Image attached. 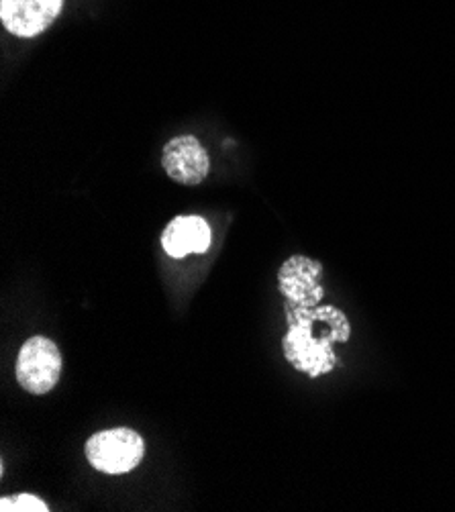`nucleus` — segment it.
I'll use <instances>...</instances> for the list:
<instances>
[{
    "label": "nucleus",
    "instance_id": "423d86ee",
    "mask_svg": "<svg viewBox=\"0 0 455 512\" xmlns=\"http://www.w3.org/2000/svg\"><path fill=\"white\" fill-rule=\"evenodd\" d=\"M64 0H0V19L9 33L35 37L56 21Z\"/></svg>",
    "mask_w": 455,
    "mask_h": 512
},
{
    "label": "nucleus",
    "instance_id": "f03ea898",
    "mask_svg": "<svg viewBox=\"0 0 455 512\" xmlns=\"http://www.w3.org/2000/svg\"><path fill=\"white\" fill-rule=\"evenodd\" d=\"M145 455L143 437L127 427L100 431L86 441L88 464L109 476H119L135 470Z\"/></svg>",
    "mask_w": 455,
    "mask_h": 512
},
{
    "label": "nucleus",
    "instance_id": "f257e3e1",
    "mask_svg": "<svg viewBox=\"0 0 455 512\" xmlns=\"http://www.w3.org/2000/svg\"><path fill=\"white\" fill-rule=\"evenodd\" d=\"M286 321L288 331L282 339L286 362L311 378L333 372L339 364L333 345L347 343L351 335L347 317L335 306H286Z\"/></svg>",
    "mask_w": 455,
    "mask_h": 512
},
{
    "label": "nucleus",
    "instance_id": "6e6552de",
    "mask_svg": "<svg viewBox=\"0 0 455 512\" xmlns=\"http://www.w3.org/2000/svg\"><path fill=\"white\" fill-rule=\"evenodd\" d=\"M0 510L3 512H47V504L33 494H19L15 498L0 500Z\"/></svg>",
    "mask_w": 455,
    "mask_h": 512
},
{
    "label": "nucleus",
    "instance_id": "20e7f679",
    "mask_svg": "<svg viewBox=\"0 0 455 512\" xmlns=\"http://www.w3.org/2000/svg\"><path fill=\"white\" fill-rule=\"evenodd\" d=\"M323 266L307 255H292L278 272V288L286 296V306H305L315 309L325 296L321 286Z\"/></svg>",
    "mask_w": 455,
    "mask_h": 512
},
{
    "label": "nucleus",
    "instance_id": "39448f33",
    "mask_svg": "<svg viewBox=\"0 0 455 512\" xmlns=\"http://www.w3.org/2000/svg\"><path fill=\"white\" fill-rule=\"evenodd\" d=\"M162 166L166 174L184 186H196L209 176L211 160L207 149L192 135H180L166 143Z\"/></svg>",
    "mask_w": 455,
    "mask_h": 512
},
{
    "label": "nucleus",
    "instance_id": "0eeeda50",
    "mask_svg": "<svg viewBox=\"0 0 455 512\" xmlns=\"http://www.w3.org/2000/svg\"><path fill=\"white\" fill-rule=\"evenodd\" d=\"M213 235L209 223L202 217H176L162 233V247L170 258H186L188 253H207Z\"/></svg>",
    "mask_w": 455,
    "mask_h": 512
},
{
    "label": "nucleus",
    "instance_id": "7ed1b4c3",
    "mask_svg": "<svg viewBox=\"0 0 455 512\" xmlns=\"http://www.w3.org/2000/svg\"><path fill=\"white\" fill-rule=\"evenodd\" d=\"M62 353L47 337H31L23 343L17 357V380L23 390L35 396L52 392L62 376Z\"/></svg>",
    "mask_w": 455,
    "mask_h": 512
}]
</instances>
